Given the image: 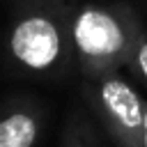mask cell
Here are the masks:
<instances>
[{"label":"cell","mask_w":147,"mask_h":147,"mask_svg":"<svg viewBox=\"0 0 147 147\" xmlns=\"http://www.w3.org/2000/svg\"><path fill=\"white\" fill-rule=\"evenodd\" d=\"M76 7L78 0H9L5 53L16 74L60 80L76 69Z\"/></svg>","instance_id":"obj_1"},{"label":"cell","mask_w":147,"mask_h":147,"mask_svg":"<svg viewBox=\"0 0 147 147\" xmlns=\"http://www.w3.org/2000/svg\"><path fill=\"white\" fill-rule=\"evenodd\" d=\"M145 32L131 2H78L74 14V57L83 80H99L129 67Z\"/></svg>","instance_id":"obj_2"},{"label":"cell","mask_w":147,"mask_h":147,"mask_svg":"<svg viewBox=\"0 0 147 147\" xmlns=\"http://www.w3.org/2000/svg\"><path fill=\"white\" fill-rule=\"evenodd\" d=\"M80 94L115 147H145V99L119 71L83 80Z\"/></svg>","instance_id":"obj_3"},{"label":"cell","mask_w":147,"mask_h":147,"mask_svg":"<svg viewBox=\"0 0 147 147\" xmlns=\"http://www.w3.org/2000/svg\"><path fill=\"white\" fill-rule=\"evenodd\" d=\"M44 131V108L14 99L0 108V147H34Z\"/></svg>","instance_id":"obj_4"},{"label":"cell","mask_w":147,"mask_h":147,"mask_svg":"<svg viewBox=\"0 0 147 147\" xmlns=\"http://www.w3.org/2000/svg\"><path fill=\"white\" fill-rule=\"evenodd\" d=\"M62 147H103L94 122L80 108H74L69 113L62 133Z\"/></svg>","instance_id":"obj_5"},{"label":"cell","mask_w":147,"mask_h":147,"mask_svg":"<svg viewBox=\"0 0 147 147\" xmlns=\"http://www.w3.org/2000/svg\"><path fill=\"white\" fill-rule=\"evenodd\" d=\"M126 69L136 78H140L145 83V87H147V30L142 32V37H140V41H138V46L133 51V57H131Z\"/></svg>","instance_id":"obj_6"},{"label":"cell","mask_w":147,"mask_h":147,"mask_svg":"<svg viewBox=\"0 0 147 147\" xmlns=\"http://www.w3.org/2000/svg\"><path fill=\"white\" fill-rule=\"evenodd\" d=\"M145 147H147V101H145Z\"/></svg>","instance_id":"obj_7"}]
</instances>
